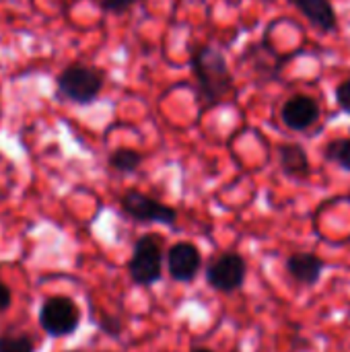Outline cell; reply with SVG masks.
<instances>
[{"label": "cell", "mask_w": 350, "mask_h": 352, "mask_svg": "<svg viewBox=\"0 0 350 352\" xmlns=\"http://www.w3.org/2000/svg\"><path fill=\"white\" fill-rule=\"evenodd\" d=\"M316 29L332 33L338 29V16L330 0H289Z\"/></svg>", "instance_id": "10"}, {"label": "cell", "mask_w": 350, "mask_h": 352, "mask_svg": "<svg viewBox=\"0 0 350 352\" xmlns=\"http://www.w3.org/2000/svg\"><path fill=\"white\" fill-rule=\"evenodd\" d=\"M56 85L60 97L76 105H89L103 89V74L87 64H70L58 74Z\"/></svg>", "instance_id": "3"}, {"label": "cell", "mask_w": 350, "mask_h": 352, "mask_svg": "<svg viewBox=\"0 0 350 352\" xmlns=\"http://www.w3.org/2000/svg\"><path fill=\"white\" fill-rule=\"evenodd\" d=\"M39 326L52 338L74 334L80 326V309L76 301L66 295L47 297L39 307Z\"/></svg>", "instance_id": "4"}, {"label": "cell", "mask_w": 350, "mask_h": 352, "mask_svg": "<svg viewBox=\"0 0 350 352\" xmlns=\"http://www.w3.org/2000/svg\"><path fill=\"white\" fill-rule=\"evenodd\" d=\"M10 301H12V293L8 289V285L0 280V314H4L10 307Z\"/></svg>", "instance_id": "18"}, {"label": "cell", "mask_w": 350, "mask_h": 352, "mask_svg": "<svg viewBox=\"0 0 350 352\" xmlns=\"http://www.w3.org/2000/svg\"><path fill=\"white\" fill-rule=\"evenodd\" d=\"M206 283L217 293H235L243 287L248 276V262L237 252H223L206 266Z\"/></svg>", "instance_id": "6"}, {"label": "cell", "mask_w": 350, "mask_h": 352, "mask_svg": "<svg viewBox=\"0 0 350 352\" xmlns=\"http://www.w3.org/2000/svg\"><path fill=\"white\" fill-rule=\"evenodd\" d=\"M324 159L350 173V138H334L324 146Z\"/></svg>", "instance_id": "13"}, {"label": "cell", "mask_w": 350, "mask_h": 352, "mask_svg": "<svg viewBox=\"0 0 350 352\" xmlns=\"http://www.w3.org/2000/svg\"><path fill=\"white\" fill-rule=\"evenodd\" d=\"M278 161L281 169L291 179H307L311 175V165L305 148L297 142L281 144L278 146Z\"/></svg>", "instance_id": "11"}, {"label": "cell", "mask_w": 350, "mask_h": 352, "mask_svg": "<svg viewBox=\"0 0 350 352\" xmlns=\"http://www.w3.org/2000/svg\"><path fill=\"white\" fill-rule=\"evenodd\" d=\"M140 0H101V8L105 12H126L128 8L136 6Z\"/></svg>", "instance_id": "17"}, {"label": "cell", "mask_w": 350, "mask_h": 352, "mask_svg": "<svg viewBox=\"0 0 350 352\" xmlns=\"http://www.w3.org/2000/svg\"><path fill=\"white\" fill-rule=\"evenodd\" d=\"M322 116L320 103L309 95H293L285 101L281 109L283 124L293 132H305L309 130Z\"/></svg>", "instance_id": "8"}, {"label": "cell", "mask_w": 350, "mask_h": 352, "mask_svg": "<svg viewBox=\"0 0 350 352\" xmlns=\"http://www.w3.org/2000/svg\"><path fill=\"white\" fill-rule=\"evenodd\" d=\"M334 95H336L338 107H340L344 113H349L350 116V78H347L344 82H340V85L336 87Z\"/></svg>", "instance_id": "16"}, {"label": "cell", "mask_w": 350, "mask_h": 352, "mask_svg": "<svg viewBox=\"0 0 350 352\" xmlns=\"http://www.w3.org/2000/svg\"><path fill=\"white\" fill-rule=\"evenodd\" d=\"M120 208L126 217L136 223H159V225H175L177 210L169 204L159 202L157 198L140 192V190H126L120 198Z\"/></svg>", "instance_id": "5"}, {"label": "cell", "mask_w": 350, "mask_h": 352, "mask_svg": "<svg viewBox=\"0 0 350 352\" xmlns=\"http://www.w3.org/2000/svg\"><path fill=\"white\" fill-rule=\"evenodd\" d=\"M167 274L175 283H192L202 268V254L190 241L173 243L167 250Z\"/></svg>", "instance_id": "7"}, {"label": "cell", "mask_w": 350, "mask_h": 352, "mask_svg": "<svg viewBox=\"0 0 350 352\" xmlns=\"http://www.w3.org/2000/svg\"><path fill=\"white\" fill-rule=\"evenodd\" d=\"M97 326H99V330H101L103 334L116 336V338H118V336L122 334V330H124L122 320L116 318V316H107V314H101V318L97 320Z\"/></svg>", "instance_id": "15"}, {"label": "cell", "mask_w": 350, "mask_h": 352, "mask_svg": "<svg viewBox=\"0 0 350 352\" xmlns=\"http://www.w3.org/2000/svg\"><path fill=\"white\" fill-rule=\"evenodd\" d=\"M142 165V155L134 148H118L109 155V167L118 173H134Z\"/></svg>", "instance_id": "12"}, {"label": "cell", "mask_w": 350, "mask_h": 352, "mask_svg": "<svg viewBox=\"0 0 350 352\" xmlns=\"http://www.w3.org/2000/svg\"><path fill=\"white\" fill-rule=\"evenodd\" d=\"M0 352H35V342L25 332L0 334Z\"/></svg>", "instance_id": "14"}, {"label": "cell", "mask_w": 350, "mask_h": 352, "mask_svg": "<svg viewBox=\"0 0 350 352\" xmlns=\"http://www.w3.org/2000/svg\"><path fill=\"white\" fill-rule=\"evenodd\" d=\"M190 352H215L212 349H206V346H196V349H192Z\"/></svg>", "instance_id": "19"}, {"label": "cell", "mask_w": 350, "mask_h": 352, "mask_svg": "<svg viewBox=\"0 0 350 352\" xmlns=\"http://www.w3.org/2000/svg\"><path fill=\"white\" fill-rule=\"evenodd\" d=\"M190 64L196 78L198 97L204 103V107H215L223 103L235 91L227 58L219 47L208 43L194 47Z\"/></svg>", "instance_id": "1"}, {"label": "cell", "mask_w": 350, "mask_h": 352, "mask_svg": "<svg viewBox=\"0 0 350 352\" xmlns=\"http://www.w3.org/2000/svg\"><path fill=\"white\" fill-rule=\"evenodd\" d=\"M165 241L157 233L140 235L128 260V274L138 287H153L163 278Z\"/></svg>", "instance_id": "2"}, {"label": "cell", "mask_w": 350, "mask_h": 352, "mask_svg": "<svg viewBox=\"0 0 350 352\" xmlns=\"http://www.w3.org/2000/svg\"><path fill=\"white\" fill-rule=\"evenodd\" d=\"M285 268L289 272V276L297 283V285H303V287H314L320 283L322 274H324V260L316 254H309V252H297L293 256L287 258L285 262Z\"/></svg>", "instance_id": "9"}]
</instances>
